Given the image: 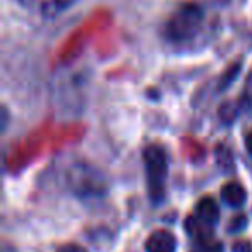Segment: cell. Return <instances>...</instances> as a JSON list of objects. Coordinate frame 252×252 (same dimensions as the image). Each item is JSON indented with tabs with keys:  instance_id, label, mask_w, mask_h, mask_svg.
<instances>
[{
	"instance_id": "12",
	"label": "cell",
	"mask_w": 252,
	"mask_h": 252,
	"mask_svg": "<svg viewBox=\"0 0 252 252\" xmlns=\"http://www.w3.org/2000/svg\"><path fill=\"white\" fill-rule=\"evenodd\" d=\"M251 249L252 247L249 242H238V244L233 245V252H252Z\"/></svg>"
},
{
	"instance_id": "3",
	"label": "cell",
	"mask_w": 252,
	"mask_h": 252,
	"mask_svg": "<svg viewBox=\"0 0 252 252\" xmlns=\"http://www.w3.org/2000/svg\"><path fill=\"white\" fill-rule=\"evenodd\" d=\"M144 162L151 200L154 204H159L164 195V182L168 176V152L162 145L152 144L144 151Z\"/></svg>"
},
{
	"instance_id": "7",
	"label": "cell",
	"mask_w": 252,
	"mask_h": 252,
	"mask_svg": "<svg viewBox=\"0 0 252 252\" xmlns=\"http://www.w3.org/2000/svg\"><path fill=\"white\" fill-rule=\"evenodd\" d=\"M221 197L231 207H240L247 200V192L238 182H230L221 189Z\"/></svg>"
},
{
	"instance_id": "10",
	"label": "cell",
	"mask_w": 252,
	"mask_h": 252,
	"mask_svg": "<svg viewBox=\"0 0 252 252\" xmlns=\"http://www.w3.org/2000/svg\"><path fill=\"white\" fill-rule=\"evenodd\" d=\"M238 69H240V64H238L237 67H231V69L228 71V73H226V76H224V80H223V88H226L228 85H230V81L233 80V78H237Z\"/></svg>"
},
{
	"instance_id": "2",
	"label": "cell",
	"mask_w": 252,
	"mask_h": 252,
	"mask_svg": "<svg viewBox=\"0 0 252 252\" xmlns=\"http://www.w3.org/2000/svg\"><path fill=\"white\" fill-rule=\"evenodd\" d=\"M204 21V11L193 2L182 4L164 26V35L173 43L190 42L199 33Z\"/></svg>"
},
{
	"instance_id": "4",
	"label": "cell",
	"mask_w": 252,
	"mask_h": 252,
	"mask_svg": "<svg viewBox=\"0 0 252 252\" xmlns=\"http://www.w3.org/2000/svg\"><path fill=\"white\" fill-rule=\"evenodd\" d=\"M19 4L28 11L42 16L45 19H54L64 11L74 5L76 0H18Z\"/></svg>"
},
{
	"instance_id": "8",
	"label": "cell",
	"mask_w": 252,
	"mask_h": 252,
	"mask_svg": "<svg viewBox=\"0 0 252 252\" xmlns=\"http://www.w3.org/2000/svg\"><path fill=\"white\" fill-rule=\"evenodd\" d=\"M197 251L199 252H223V244L216 242L213 237L206 238V240H200L197 244Z\"/></svg>"
},
{
	"instance_id": "11",
	"label": "cell",
	"mask_w": 252,
	"mask_h": 252,
	"mask_svg": "<svg viewBox=\"0 0 252 252\" xmlns=\"http://www.w3.org/2000/svg\"><path fill=\"white\" fill-rule=\"evenodd\" d=\"M59 252H87V249L78 244H67V245H64V247H61Z\"/></svg>"
},
{
	"instance_id": "6",
	"label": "cell",
	"mask_w": 252,
	"mask_h": 252,
	"mask_svg": "<svg viewBox=\"0 0 252 252\" xmlns=\"http://www.w3.org/2000/svg\"><path fill=\"white\" fill-rule=\"evenodd\" d=\"M195 218L206 226L213 228L214 224L220 221V207H218L216 200L211 197H204L199 200L195 207Z\"/></svg>"
},
{
	"instance_id": "5",
	"label": "cell",
	"mask_w": 252,
	"mask_h": 252,
	"mask_svg": "<svg viewBox=\"0 0 252 252\" xmlns=\"http://www.w3.org/2000/svg\"><path fill=\"white\" fill-rule=\"evenodd\" d=\"M147 252H175L176 251V238L171 231L158 230L149 235L145 242Z\"/></svg>"
},
{
	"instance_id": "1",
	"label": "cell",
	"mask_w": 252,
	"mask_h": 252,
	"mask_svg": "<svg viewBox=\"0 0 252 252\" xmlns=\"http://www.w3.org/2000/svg\"><path fill=\"white\" fill-rule=\"evenodd\" d=\"M66 182L71 192L81 199L102 197L107 190L105 176L87 161L73 162L66 171Z\"/></svg>"
},
{
	"instance_id": "13",
	"label": "cell",
	"mask_w": 252,
	"mask_h": 252,
	"mask_svg": "<svg viewBox=\"0 0 252 252\" xmlns=\"http://www.w3.org/2000/svg\"><path fill=\"white\" fill-rule=\"evenodd\" d=\"M245 149H247V152L252 156V131H249V135L245 137Z\"/></svg>"
},
{
	"instance_id": "9",
	"label": "cell",
	"mask_w": 252,
	"mask_h": 252,
	"mask_svg": "<svg viewBox=\"0 0 252 252\" xmlns=\"http://www.w3.org/2000/svg\"><path fill=\"white\" fill-rule=\"evenodd\" d=\"M245 226H247V218L244 216V214H240V216H235L233 220L230 221V226H228V231L230 233H238V231L245 230Z\"/></svg>"
}]
</instances>
